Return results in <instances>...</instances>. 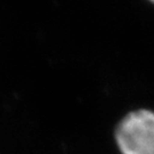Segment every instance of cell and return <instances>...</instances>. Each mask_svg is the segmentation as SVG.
I'll list each match as a JSON object with an SVG mask.
<instances>
[{
	"instance_id": "cell-2",
	"label": "cell",
	"mask_w": 154,
	"mask_h": 154,
	"mask_svg": "<svg viewBox=\"0 0 154 154\" xmlns=\"http://www.w3.org/2000/svg\"><path fill=\"white\" fill-rule=\"evenodd\" d=\"M149 1H151V2H152V4H154V0H149Z\"/></svg>"
},
{
	"instance_id": "cell-1",
	"label": "cell",
	"mask_w": 154,
	"mask_h": 154,
	"mask_svg": "<svg viewBox=\"0 0 154 154\" xmlns=\"http://www.w3.org/2000/svg\"><path fill=\"white\" fill-rule=\"evenodd\" d=\"M122 154H154V112L137 110L128 113L116 130Z\"/></svg>"
}]
</instances>
